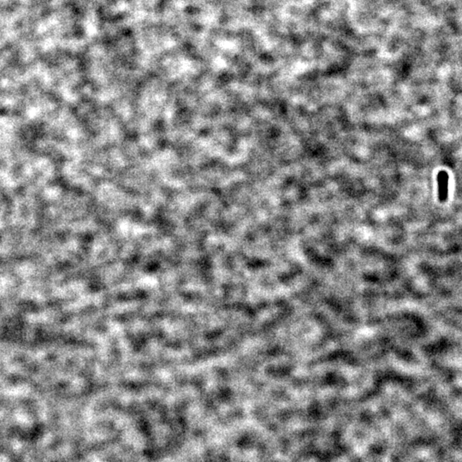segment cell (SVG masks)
<instances>
[{"instance_id":"obj_1","label":"cell","mask_w":462,"mask_h":462,"mask_svg":"<svg viewBox=\"0 0 462 462\" xmlns=\"http://www.w3.org/2000/svg\"><path fill=\"white\" fill-rule=\"evenodd\" d=\"M436 182L439 201L445 203L449 199V173L446 170H440L436 175Z\"/></svg>"}]
</instances>
